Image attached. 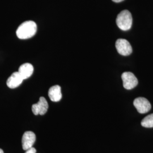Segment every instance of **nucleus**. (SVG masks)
Wrapping results in <instances>:
<instances>
[{
	"label": "nucleus",
	"instance_id": "nucleus-1",
	"mask_svg": "<svg viewBox=\"0 0 153 153\" xmlns=\"http://www.w3.org/2000/svg\"><path fill=\"white\" fill-rule=\"evenodd\" d=\"M37 31L36 24L33 21H28L22 23L16 31V36L21 39H27L33 36Z\"/></svg>",
	"mask_w": 153,
	"mask_h": 153
},
{
	"label": "nucleus",
	"instance_id": "nucleus-2",
	"mask_svg": "<svg viewBox=\"0 0 153 153\" xmlns=\"http://www.w3.org/2000/svg\"><path fill=\"white\" fill-rule=\"evenodd\" d=\"M132 22L131 13L126 10L121 11L116 18V24L118 27L123 31L129 30L131 28Z\"/></svg>",
	"mask_w": 153,
	"mask_h": 153
},
{
	"label": "nucleus",
	"instance_id": "nucleus-3",
	"mask_svg": "<svg viewBox=\"0 0 153 153\" xmlns=\"http://www.w3.org/2000/svg\"><path fill=\"white\" fill-rule=\"evenodd\" d=\"M122 80L123 82V86L126 89L131 90L137 86L138 79L133 73L126 71L122 74Z\"/></svg>",
	"mask_w": 153,
	"mask_h": 153
},
{
	"label": "nucleus",
	"instance_id": "nucleus-4",
	"mask_svg": "<svg viewBox=\"0 0 153 153\" xmlns=\"http://www.w3.org/2000/svg\"><path fill=\"white\" fill-rule=\"evenodd\" d=\"M116 48L118 53L123 56H128L132 52V47L129 42L124 39H119L116 42Z\"/></svg>",
	"mask_w": 153,
	"mask_h": 153
},
{
	"label": "nucleus",
	"instance_id": "nucleus-5",
	"mask_svg": "<svg viewBox=\"0 0 153 153\" xmlns=\"http://www.w3.org/2000/svg\"><path fill=\"white\" fill-rule=\"evenodd\" d=\"M133 104L137 111L140 114H146L152 108L151 104L147 99L139 97L135 99Z\"/></svg>",
	"mask_w": 153,
	"mask_h": 153
},
{
	"label": "nucleus",
	"instance_id": "nucleus-6",
	"mask_svg": "<svg viewBox=\"0 0 153 153\" xmlns=\"http://www.w3.org/2000/svg\"><path fill=\"white\" fill-rule=\"evenodd\" d=\"M48 109V104L47 100L44 97H40L38 102L33 104L32 111L35 115H43L45 114Z\"/></svg>",
	"mask_w": 153,
	"mask_h": 153
},
{
	"label": "nucleus",
	"instance_id": "nucleus-7",
	"mask_svg": "<svg viewBox=\"0 0 153 153\" xmlns=\"http://www.w3.org/2000/svg\"><path fill=\"white\" fill-rule=\"evenodd\" d=\"M36 141V135L31 131H26L22 137V148L24 150H27L28 149L33 147L34 143Z\"/></svg>",
	"mask_w": 153,
	"mask_h": 153
},
{
	"label": "nucleus",
	"instance_id": "nucleus-8",
	"mask_svg": "<svg viewBox=\"0 0 153 153\" xmlns=\"http://www.w3.org/2000/svg\"><path fill=\"white\" fill-rule=\"evenodd\" d=\"M24 79L20 75L18 71L13 73L10 76L6 82L7 86L10 88H15L18 87Z\"/></svg>",
	"mask_w": 153,
	"mask_h": 153
},
{
	"label": "nucleus",
	"instance_id": "nucleus-9",
	"mask_svg": "<svg viewBox=\"0 0 153 153\" xmlns=\"http://www.w3.org/2000/svg\"><path fill=\"white\" fill-rule=\"evenodd\" d=\"M48 96L52 102H57L60 101L62 98L60 86L55 85L50 88L48 91Z\"/></svg>",
	"mask_w": 153,
	"mask_h": 153
},
{
	"label": "nucleus",
	"instance_id": "nucleus-10",
	"mask_svg": "<svg viewBox=\"0 0 153 153\" xmlns=\"http://www.w3.org/2000/svg\"><path fill=\"white\" fill-rule=\"evenodd\" d=\"M18 72L22 76L23 79H26L30 77L33 74V67L31 64L25 63L19 67Z\"/></svg>",
	"mask_w": 153,
	"mask_h": 153
},
{
	"label": "nucleus",
	"instance_id": "nucleus-11",
	"mask_svg": "<svg viewBox=\"0 0 153 153\" xmlns=\"http://www.w3.org/2000/svg\"><path fill=\"white\" fill-rule=\"evenodd\" d=\"M141 124L145 128H153V114L146 116L141 121Z\"/></svg>",
	"mask_w": 153,
	"mask_h": 153
},
{
	"label": "nucleus",
	"instance_id": "nucleus-12",
	"mask_svg": "<svg viewBox=\"0 0 153 153\" xmlns=\"http://www.w3.org/2000/svg\"><path fill=\"white\" fill-rule=\"evenodd\" d=\"M25 153H36V150L35 148L32 147L27 150Z\"/></svg>",
	"mask_w": 153,
	"mask_h": 153
},
{
	"label": "nucleus",
	"instance_id": "nucleus-13",
	"mask_svg": "<svg viewBox=\"0 0 153 153\" xmlns=\"http://www.w3.org/2000/svg\"><path fill=\"white\" fill-rule=\"evenodd\" d=\"M112 1L114 2H120L124 1V0H112Z\"/></svg>",
	"mask_w": 153,
	"mask_h": 153
},
{
	"label": "nucleus",
	"instance_id": "nucleus-14",
	"mask_svg": "<svg viewBox=\"0 0 153 153\" xmlns=\"http://www.w3.org/2000/svg\"><path fill=\"white\" fill-rule=\"evenodd\" d=\"M0 153H4V151L1 149H0Z\"/></svg>",
	"mask_w": 153,
	"mask_h": 153
}]
</instances>
